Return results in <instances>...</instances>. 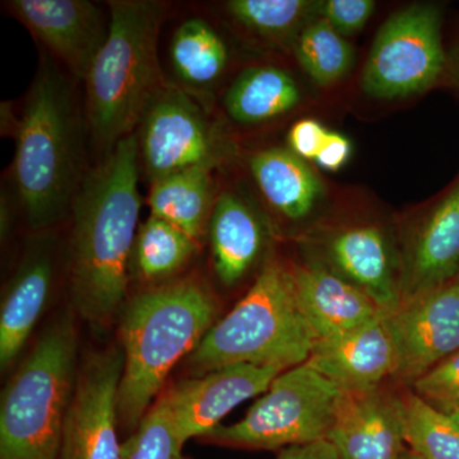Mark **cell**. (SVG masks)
Masks as SVG:
<instances>
[{
	"mask_svg": "<svg viewBox=\"0 0 459 459\" xmlns=\"http://www.w3.org/2000/svg\"><path fill=\"white\" fill-rule=\"evenodd\" d=\"M140 144L120 141L75 195L69 281L75 312L93 327L110 325L126 298L141 213Z\"/></svg>",
	"mask_w": 459,
	"mask_h": 459,
	"instance_id": "obj_1",
	"label": "cell"
},
{
	"mask_svg": "<svg viewBox=\"0 0 459 459\" xmlns=\"http://www.w3.org/2000/svg\"><path fill=\"white\" fill-rule=\"evenodd\" d=\"M219 316L204 281L186 277L146 290L124 307V368L117 395L119 427L133 434L153 406L171 370L195 351Z\"/></svg>",
	"mask_w": 459,
	"mask_h": 459,
	"instance_id": "obj_2",
	"label": "cell"
},
{
	"mask_svg": "<svg viewBox=\"0 0 459 459\" xmlns=\"http://www.w3.org/2000/svg\"><path fill=\"white\" fill-rule=\"evenodd\" d=\"M14 137L18 198L33 229L49 228L72 207L82 183L74 91L49 57H41Z\"/></svg>",
	"mask_w": 459,
	"mask_h": 459,
	"instance_id": "obj_3",
	"label": "cell"
},
{
	"mask_svg": "<svg viewBox=\"0 0 459 459\" xmlns=\"http://www.w3.org/2000/svg\"><path fill=\"white\" fill-rule=\"evenodd\" d=\"M108 8L107 39L84 78L91 134L108 153L133 134L151 100L165 86L157 56L164 5L114 0Z\"/></svg>",
	"mask_w": 459,
	"mask_h": 459,
	"instance_id": "obj_4",
	"label": "cell"
},
{
	"mask_svg": "<svg viewBox=\"0 0 459 459\" xmlns=\"http://www.w3.org/2000/svg\"><path fill=\"white\" fill-rule=\"evenodd\" d=\"M314 343L316 337L299 307L291 270L270 262L184 362L190 377L237 364L285 371L307 362Z\"/></svg>",
	"mask_w": 459,
	"mask_h": 459,
	"instance_id": "obj_5",
	"label": "cell"
},
{
	"mask_svg": "<svg viewBox=\"0 0 459 459\" xmlns=\"http://www.w3.org/2000/svg\"><path fill=\"white\" fill-rule=\"evenodd\" d=\"M77 351L74 316L60 313L3 391L0 459H57L77 379Z\"/></svg>",
	"mask_w": 459,
	"mask_h": 459,
	"instance_id": "obj_6",
	"label": "cell"
},
{
	"mask_svg": "<svg viewBox=\"0 0 459 459\" xmlns=\"http://www.w3.org/2000/svg\"><path fill=\"white\" fill-rule=\"evenodd\" d=\"M340 388L304 362L282 371L240 421L202 437L231 448L274 451L327 439Z\"/></svg>",
	"mask_w": 459,
	"mask_h": 459,
	"instance_id": "obj_7",
	"label": "cell"
},
{
	"mask_svg": "<svg viewBox=\"0 0 459 459\" xmlns=\"http://www.w3.org/2000/svg\"><path fill=\"white\" fill-rule=\"evenodd\" d=\"M442 13L437 4H412L380 27L362 72L361 86L376 99L422 92L446 74Z\"/></svg>",
	"mask_w": 459,
	"mask_h": 459,
	"instance_id": "obj_8",
	"label": "cell"
},
{
	"mask_svg": "<svg viewBox=\"0 0 459 459\" xmlns=\"http://www.w3.org/2000/svg\"><path fill=\"white\" fill-rule=\"evenodd\" d=\"M140 152L151 181L193 168H216L223 142L201 108L183 91L162 87L141 120Z\"/></svg>",
	"mask_w": 459,
	"mask_h": 459,
	"instance_id": "obj_9",
	"label": "cell"
},
{
	"mask_svg": "<svg viewBox=\"0 0 459 459\" xmlns=\"http://www.w3.org/2000/svg\"><path fill=\"white\" fill-rule=\"evenodd\" d=\"M122 346L90 353L78 369L57 459H123L117 395Z\"/></svg>",
	"mask_w": 459,
	"mask_h": 459,
	"instance_id": "obj_10",
	"label": "cell"
},
{
	"mask_svg": "<svg viewBox=\"0 0 459 459\" xmlns=\"http://www.w3.org/2000/svg\"><path fill=\"white\" fill-rule=\"evenodd\" d=\"M385 316L397 353L394 383L410 388L459 350V277Z\"/></svg>",
	"mask_w": 459,
	"mask_h": 459,
	"instance_id": "obj_11",
	"label": "cell"
},
{
	"mask_svg": "<svg viewBox=\"0 0 459 459\" xmlns=\"http://www.w3.org/2000/svg\"><path fill=\"white\" fill-rule=\"evenodd\" d=\"M282 370L252 364L229 365L175 383L157 398L165 407L181 446L221 425L238 404L263 394Z\"/></svg>",
	"mask_w": 459,
	"mask_h": 459,
	"instance_id": "obj_12",
	"label": "cell"
},
{
	"mask_svg": "<svg viewBox=\"0 0 459 459\" xmlns=\"http://www.w3.org/2000/svg\"><path fill=\"white\" fill-rule=\"evenodd\" d=\"M309 256L369 296L385 313L401 304V258L385 230L374 225L349 226L314 241Z\"/></svg>",
	"mask_w": 459,
	"mask_h": 459,
	"instance_id": "obj_13",
	"label": "cell"
},
{
	"mask_svg": "<svg viewBox=\"0 0 459 459\" xmlns=\"http://www.w3.org/2000/svg\"><path fill=\"white\" fill-rule=\"evenodd\" d=\"M342 391L327 439L340 459H400L407 449L401 389Z\"/></svg>",
	"mask_w": 459,
	"mask_h": 459,
	"instance_id": "obj_14",
	"label": "cell"
},
{
	"mask_svg": "<svg viewBox=\"0 0 459 459\" xmlns=\"http://www.w3.org/2000/svg\"><path fill=\"white\" fill-rule=\"evenodd\" d=\"M11 13L59 57L78 78H86L107 39L101 9L87 0H12Z\"/></svg>",
	"mask_w": 459,
	"mask_h": 459,
	"instance_id": "obj_15",
	"label": "cell"
},
{
	"mask_svg": "<svg viewBox=\"0 0 459 459\" xmlns=\"http://www.w3.org/2000/svg\"><path fill=\"white\" fill-rule=\"evenodd\" d=\"M385 313L314 343L307 364L341 391H362L394 383L397 353Z\"/></svg>",
	"mask_w": 459,
	"mask_h": 459,
	"instance_id": "obj_16",
	"label": "cell"
},
{
	"mask_svg": "<svg viewBox=\"0 0 459 459\" xmlns=\"http://www.w3.org/2000/svg\"><path fill=\"white\" fill-rule=\"evenodd\" d=\"M459 277V178L420 222L401 256V304Z\"/></svg>",
	"mask_w": 459,
	"mask_h": 459,
	"instance_id": "obj_17",
	"label": "cell"
},
{
	"mask_svg": "<svg viewBox=\"0 0 459 459\" xmlns=\"http://www.w3.org/2000/svg\"><path fill=\"white\" fill-rule=\"evenodd\" d=\"M56 241L33 235L11 280L0 309V365L11 367L47 309L56 271Z\"/></svg>",
	"mask_w": 459,
	"mask_h": 459,
	"instance_id": "obj_18",
	"label": "cell"
},
{
	"mask_svg": "<svg viewBox=\"0 0 459 459\" xmlns=\"http://www.w3.org/2000/svg\"><path fill=\"white\" fill-rule=\"evenodd\" d=\"M291 270L299 307L316 341L336 336L383 314L361 290L307 256Z\"/></svg>",
	"mask_w": 459,
	"mask_h": 459,
	"instance_id": "obj_19",
	"label": "cell"
},
{
	"mask_svg": "<svg viewBox=\"0 0 459 459\" xmlns=\"http://www.w3.org/2000/svg\"><path fill=\"white\" fill-rule=\"evenodd\" d=\"M208 229L217 277L222 285H238L264 250L267 234L261 220L240 198L225 193L213 204Z\"/></svg>",
	"mask_w": 459,
	"mask_h": 459,
	"instance_id": "obj_20",
	"label": "cell"
},
{
	"mask_svg": "<svg viewBox=\"0 0 459 459\" xmlns=\"http://www.w3.org/2000/svg\"><path fill=\"white\" fill-rule=\"evenodd\" d=\"M250 171L268 204L290 221L305 219L322 195L319 178L291 151H261L250 159Z\"/></svg>",
	"mask_w": 459,
	"mask_h": 459,
	"instance_id": "obj_21",
	"label": "cell"
},
{
	"mask_svg": "<svg viewBox=\"0 0 459 459\" xmlns=\"http://www.w3.org/2000/svg\"><path fill=\"white\" fill-rule=\"evenodd\" d=\"M211 169L193 168L151 181V214L201 241L212 214Z\"/></svg>",
	"mask_w": 459,
	"mask_h": 459,
	"instance_id": "obj_22",
	"label": "cell"
},
{
	"mask_svg": "<svg viewBox=\"0 0 459 459\" xmlns=\"http://www.w3.org/2000/svg\"><path fill=\"white\" fill-rule=\"evenodd\" d=\"M300 91L291 75L274 66H255L243 72L225 95L226 111L235 122H268L292 110Z\"/></svg>",
	"mask_w": 459,
	"mask_h": 459,
	"instance_id": "obj_23",
	"label": "cell"
},
{
	"mask_svg": "<svg viewBox=\"0 0 459 459\" xmlns=\"http://www.w3.org/2000/svg\"><path fill=\"white\" fill-rule=\"evenodd\" d=\"M198 247V241L177 226L151 214L135 238L133 272L144 282L169 279L188 264Z\"/></svg>",
	"mask_w": 459,
	"mask_h": 459,
	"instance_id": "obj_24",
	"label": "cell"
},
{
	"mask_svg": "<svg viewBox=\"0 0 459 459\" xmlns=\"http://www.w3.org/2000/svg\"><path fill=\"white\" fill-rule=\"evenodd\" d=\"M170 54L180 80L195 87L219 80L229 60L221 36L201 18L181 23L172 38Z\"/></svg>",
	"mask_w": 459,
	"mask_h": 459,
	"instance_id": "obj_25",
	"label": "cell"
},
{
	"mask_svg": "<svg viewBox=\"0 0 459 459\" xmlns=\"http://www.w3.org/2000/svg\"><path fill=\"white\" fill-rule=\"evenodd\" d=\"M401 395L407 448L422 459H459V415L439 412L407 386Z\"/></svg>",
	"mask_w": 459,
	"mask_h": 459,
	"instance_id": "obj_26",
	"label": "cell"
},
{
	"mask_svg": "<svg viewBox=\"0 0 459 459\" xmlns=\"http://www.w3.org/2000/svg\"><path fill=\"white\" fill-rule=\"evenodd\" d=\"M295 54L301 68L320 86L342 80L353 62L351 45L323 18L299 32Z\"/></svg>",
	"mask_w": 459,
	"mask_h": 459,
	"instance_id": "obj_27",
	"label": "cell"
},
{
	"mask_svg": "<svg viewBox=\"0 0 459 459\" xmlns=\"http://www.w3.org/2000/svg\"><path fill=\"white\" fill-rule=\"evenodd\" d=\"M316 4L307 0H231L226 7L240 25L274 39L294 31Z\"/></svg>",
	"mask_w": 459,
	"mask_h": 459,
	"instance_id": "obj_28",
	"label": "cell"
},
{
	"mask_svg": "<svg viewBox=\"0 0 459 459\" xmlns=\"http://www.w3.org/2000/svg\"><path fill=\"white\" fill-rule=\"evenodd\" d=\"M123 459H189L183 455L170 420L156 400L140 427L123 443Z\"/></svg>",
	"mask_w": 459,
	"mask_h": 459,
	"instance_id": "obj_29",
	"label": "cell"
},
{
	"mask_svg": "<svg viewBox=\"0 0 459 459\" xmlns=\"http://www.w3.org/2000/svg\"><path fill=\"white\" fill-rule=\"evenodd\" d=\"M429 406L459 415V350L410 386Z\"/></svg>",
	"mask_w": 459,
	"mask_h": 459,
	"instance_id": "obj_30",
	"label": "cell"
},
{
	"mask_svg": "<svg viewBox=\"0 0 459 459\" xmlns=\"http://www.w3.org/2000/svg\"><path fill=\"white\" fill-rule=\"evenodd\" d=\"M323 20L341 35L360 31L376 11L373 0H327L319 3Z\"/></svg>",
	"mask_w": 459,
	"mask_h": 459,
	"instance_id": "obj_31",
	"label": "cell"
},
{
	"mask_svg": "<svg viewBox=\"0 0 459 459\" xmlns=\"http://www.w3.org/2000/svg\"><path fill=\"white\" fill-rule=\"evenodd\" d=\"M328 133V129L316 120H300L289 133V146L291 148L290 151L300 159L316 161Z\"/></svg>",
	"mask_w": 459,
	"mask_h": 459,
	"instance_id": "obj_32",
	"label": "cell"
},
{
	"mask_svg": "<svg viewBox=\"0 0 459 459\" xmlns=\"http://www.w3.org/2000/svg\"><path fill=\"white\" fill-rule=\"evenodd\" d=\"M351 153V142L342 134L329 132L316 162L325 170L337 171L349 161Z\"/></svg>",
	"mask_w": 459,
	"mask_h": 459,
	"instance_id": "obj_33",
	"label": "cell"
},
{
	"mask_svg": "<svg viewBox=\"0 0 459 459\" xmlns=\"http://www.w3.org/2000/svg\"><path fill=\"white\" fill-rule=\"evenodd\" d=\"M277 459H340V457L333 444L328 439H323L281 449Z\"/></svg>",
	"mask_w": 459,
	"mask_h": 459,
	"instance_id": "obj_34",
	"label": "cell"
},
{
	"mask_svg": "<svg viewBox=\"0 0 459 459\" xmlns=\"http://www.w3.org/2000/svg\"><path fill=\"white\" fill-rule=\"evenodd\" d=\"M446 74L451 82L459 89V40L446 53Z\"/></svg>",
	"mask_w": 459,
	"mask_h": 459,
	"instance_id": "obj_35",
	"label": "cell"
},
{
	"mask_svg": "<svg viewBox=\"0 0 459 459\" xmlns=\"http://www.w3.org/2000/svg\"><path fill=\"white\" fill-rule=\"evenodd\" d=\"M400 459H422L420 458L418 455H415L412 451H410L409 448L404 451L403 455H402V457Z\"/></svg>",
	"mask_w": 459,
	"mask_h": 459,
	"instance_id": "obj_36",
	"label": "cell"
}]
</instances>
